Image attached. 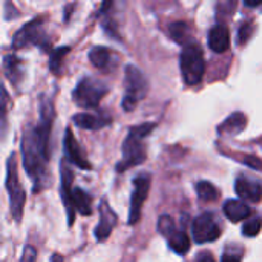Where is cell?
<instances>
[{
  "label": "cell",
  "instance_id": "6da1fadb",
  "mask_svg": "<svg viewBox=\"0 0 262 262\" xmlns=\"http://www.w3.org/2000/svg\"><path fill=\"white\" fill-rule=\"evenodd\" d=\"M55 118V111L51 100H43L40 104V120L35 126H28L21 137L23 166L34 181V192L41 190L46 183L48 163L51 160V132Z\"/></svg>",
  "mask_w": 262,
  "mask_h": 262
},
{
  "label": "cell",
  "instance_id": "7a4b0ae2",
  "mask_svg": "<svg viewBox=\"0 0 262 262\" xmlns=\"http://www.w3.org/2000/svg\"><path fill=\"white\" fill-rule=\"evenodd\" d=\"M155 123H144L130 127L124 143H123V160L117 164V172H124L134 166L146 161V150L143 140L155 129Z\"/></svg>",
  "mask_w": 262,
  "mask_h": 262
},
{
  "label": "cell",
  "instance_id": "3957f363",
  "mask_svg": "<svg viewBox=\"0 0 262 262\" xmlns=\"http://www.w3.org/2000/svg\"><path fill=\"white\" fill-rule=\"evenodd\" d=\"M180 66H181V75L184 78V83L187 86L198 84L206 72V61L201 46L193 41L186 45L180 57Z\"/></svg>",
  "mask_w": 262,
  "mask_h": 262
},
{
  "label": "cell",
  "instance_id": "277c9868",
  "mask_svg": "<svg viewBox=\"0 0 262 262\" xmlns=\"http://www.w3.org/2000/svg\"><path fill=\"white\" fill-rule=\"evenodd\" d=\"M11 46L14 49H21L28 46H38L43 51H49L51 41L43 26V18H34L25 26H21L12 37Z\"/></svg>",
  "mask_w": 262,
  "mask_h": 262
},
{
  "label": "cell",
  "instance_id": "5b68a950",
  "mask_svg": "<svg viewBox=\"0 0 262 262\" xmlns=\"http://www.w3.org/2000/svg\"><path fill=\"white\" fill-rule=\"evenodd\" d=\"M107 92L109 88L106 83L92 77H84L74 89L72 98L80 107H97Z\"/></svg>",
  "mask_w": 262,
  "mask_h": 262
},
{
  "label": "cell",
  "instance_id": "8992f818",
  "mask_svg": "<svg viewBox=\"0 0 262 262\" xmlns=\"http://www.w3.org/2000/svg\"><path fill=\"white\" fill-rule=\"evenodd\" d=\"M6 189L9 193V204H11V216L15 221H20L23 206H25V190L21 189L18 183V175H17V164H15V157L11 155L8 160L6 166Z\"/></svg>",
  "mask_w": 262,
  "mask_h": 262
},
{
  "label": "cell",
  "instance_id": "52a82bcc",
  "mask_svg": "<svg viewBox=\"0 0 262 262\" xmlns=\"http://www.w3.org/2000/svg\"><path fill=\"white\" fill-rule=\"evenodd\" d=\"M158 232L166 236L170 250H173L177 255L184 256L190 250V238L184 230H178L175 227L170 216L164 215L158 220Z\"/></svg>",
  "mask_w": 262,
  "mask_h": 262
},
{
  "label": "cell",
  "instance_id": "ba28073f",
  "mask_svg": "<svg viewBox=\"0 0 262 262\" xmlns=\"http://www.w3.org/2000/svg\"><path fill=\"white\" fill-rule=\"evenodd\" d=\"M150 189V175L140 173L134 180V192L130 195V207H129V224L134 226L140 221L143 204L149 195Z\"/></svg>",
  "mask_w": 262,
  "mask_h": 262
},
{
  "label": "cell",
  "instance_id": "9c48e42d",
  "mask_svg": "<svg viewBox=\"0 0 262 262\" xmlns=\"http://www.w3.org/2000/svg\"><path fill=\"white\" fill-rule=\"evenodd\" d=\"M192 235L196 244L213 243L220 238L221 229L215 220V216L209 212L200 215L192 224Z\"/></svg>",
  "mask_w": 262,
  "mask_h": 262
},
{
  "label": "cell",
  "instance_id": "30bf717a",
  "mask_svg": "<svg viewBox=\"0 0 262 262\" xmlns=\"http://www.w3.org/2000/svg\"><path fill=\"white\" fill-rule=\"evenodd\" d=\"M124 88H126V95H129L135 100H141L147 94V88H149L147 80H146L144 74L134 64L126 66Z\"/></svg>",
  "mask_w": 262,
  "mask_h": 262
},
{
  "label": "cell",
  "instance_id": "8fae6325",
  "mask_svg": "<svg viewBox=\"0 0 262 262\" xmlns=\"http://www.w3.org/2000/svg\"><path fill=\"white\" fill-rule=\"evenodd\" d=\"M117 224V215L115 212L107 206L106 201H101L100 203V221L94 230V235H95V239L98 243H103L109 238V235L112 233L114 227Z\"/></svg>",
  "mask_w": 262,
  "mask_h": 262
},
{
  "label": "cell",
  "instance_id": "7c38bea8",
  "mask_svg": "<svg viewBox=\"0 0 262 262\" xmlns=\"http://www.w3.org/2000/svg\"><path fill=\"white\" fill-rule=\"evenodd\" d=\"M64 154H66L68 160H69L72 164H75L77 167H80V169H83V170H91V169H92L91 163H89L88 158L83 155L81 147H80L78 141L75 140L74 134L71 132V129H68L66 134H64Z\"/></svg>",
  "mask_w": 262,
  "mask_h": 262
},
{
  "label": "cell",
  "instance_id": "4fadbf2b",
  "mask_svg": "<svg viewBox=\"0 0 262 262\" xmlns=\"http://www.w3.org/2000/svg\"><path fill=\"white\" fill-rule=\"evenodd\" d=\"M60 173H61V190H60V195H61V201L66 207V212H68V223L72 224L75 221V213H74V209L71 206V193H72V189H74V175L71 172V169L66 166L64 161H61V166H60Z\"/></svg>",
  "mask_w": 262,
  "mask_h": 262
},
{
  "label": "cell",
  "instance_id": "5bb4252c",
  "mask_svg": "<svg viewBox=\"0 0 262 262\" xmlns=\"http://www.w3.org/2000/svg\"><path fill=\"white\" fill-rule=\"evenodd\" d=\"M235 190L239 198L252 203H259L262 200V183L247 177H239L235 183Z\"/></svg>",
  "mask_w": 262,
  "mask_h": 262
},
{
  "label": "cell",
  "instance_id": "9a60e30c",
  "mask_svg": "<svg viewBox=\"0 0 262 262\" xmlns=\"http://www.w3.org/2000/svg\"><path fill=\"white\" fill-rule=\"evenodd\" d=\"M72 123L80 127V129H88V130H98L103 129L104 126L112 123V117H109L104 112H98V114H77L72 117Z\"/></svg>",
  "mask_w": 262,
  "mask_h": 262
},
{
  "label": "cell",
  "instance_id": "2e32d148",
  "mask_svg": "<svg viewBox=\"0 0 262 262\" xmlns=\"http://www.w3.org/2000/svg\"><path fill=\"white\" fill-rule=\"evenodd\" d=\"M209 46L216 54H223L230 48V34L224 25H215L209 31Z\"/></svg>",
  "mask_w": 262,
  "mask_h": 262
},
{
  "label": "cell",
  "instance_id": "e0dca14e",
  "mask_svg": "<svg viewBox=\"0 0 262 262\" xmlns=\"http://www.w3.org/2000/svg\"><path fill=\"white\" fill-rule=\"evenodd\" d=\"M223 210H224V215L227 216V220L232 221V223L244 221L252 213V209L241 200H229V201H226L224 206H223Z\"/></svg>",
  "mask_w": 262,
  "mask_h": 262
},
{
  "label": "cell",
  "instance_id": "ac0fdd59",
  "mask_svg": "<svg viewBox=\"0 0 262 262\" xmlns=\"http://www.w3.org/2000/svg\"><path fill=\"white\" fill-rule=\"evenodd\" d=\"M89 60L97 69H109L112 66V60H115V52L106 46H94L89 51Z\"/></svg>",
  "mask_w": 262,
  "mask_h": 262
},
{
  "label": "cell",
  "instance_id": "d6986e66",
  "mask_svg": "<svg viewBox=\"0 0 262 262\" xmlns=\"http://www.w3.org/2000/svg\"><path fill=\"white\" fill-rule=\"evenodd\" d=\"M71 206L83 216L92 215V198L89 193L81 190L80 187H74L71 193Z\"/></svg>",
  "mask_w": 262,
  "mask_h": 262
},
{
  "label": "cell",
  "instance_id": "ffe728a7",
  "mask_svg": "<svg viewBox=\"0 0 262 262\" xmlns=\"http://www.w3.org/2000/svg\"><path fill=\"white\" fill-rule=\"evenodd\" d=\"M246 124H247L246 115L241 114V112H235L223 124H220L218 132L220 134H226V135H236V134L244 130Z\"/></svg>",
  "mask_w": 262,
  "mask_h": 262
},
{
  "label": "cell",
  "instance_id": "44dd1931",
  "mask_svg": "<svg viewBox=\"0 0 262 262\" xmlns=\"http://www.w3.org/2000/svg\"><path fill=\"white\" fill-rule=\"evenodd\" d=\"M170 37L178 43V45H189L192 43V31L190 26L184 21H175L169 26Z\"/></svg>",
  "mask_w": 262,
  "mask_h": 262
},
{
  "label": "cell",
  "instance_id": "7402d4cb",
  "mask_svg": "<svg viewBox=\"0 0 262 262\" xmlns=\"http://www.w3.org/2000/svg\"><path fill=\"white\" fill-rule=\"evenodd\" d=\"M5 74L11 80V83L17 84L21 77V61L15 55H8L3 61Z\"/></svg>",
  "mask_w": 262,
  "mask_h": 262
},
{
  "label": "cell",
  "instance_id": "603a6c76",
  "mask_svg": "<svg viewBox=\"0 0 262 262\" xmlns=\"http://www.w3.org/2000/svg\"><path fill=\"white\" fill-rule=\"evenodd\" d=\"M71 48L69 46H61V48H57L51 52L49 55V69L52 71V74H60L61 72V63L64 60V57L69 54Z\"/></svg>",
  "mask_w": 262,
  "mask_h": 262
},
{
  "label": "cell",
  "instance_id": "cb8c5ba5",
  "mask_svg": "<svg viewBox=\"0 0 262 262\" xmlns=\"http://www.w3.org/2000/svg\"><path fill=\"white\" fill-rule=\"evenodd\" d=\"M196 193H198L200 200H203V201H215L220 196L216 187L209 181H200L196 184Z\"/></svg>",
  "mask_w": 262,
  "mask_h": 262
},
{
  "label": "cell",
  "instance_id": "d4e9b609",
  "mask_svg": "<svg viewBox=\"0 0 262 262\" xmlns=\"http://www.w3.org/2000/svg\"><path fill=\"white\" fill-rule=\"evenodd\" d=\"M262 229V218H253V220H249L246 221V224L243 226V235L244 236H249V238H253L256 236Z\"/></svg>",
  "mask_w": 262,
  "mask_h": 262
},
{
  "label": "cell",
  "instance_id": "484cf974",
  "mask_svg": "<svg viewBox=\"0 0 262 262\" xmlns=\"http://www.w3.org/2000/svg\"><path fill=\"white\" fill-rule=\"evenodd\" d=\"M253 32H255V26H253V23H244L241 28H239V32H238V45L239 46H243L244 43H247L249 40H250V37L253 35Z\"/></svg>",
  "mask_w": 262,
  "mask_h": 262
},
{
  "label": "cell",
  "instance_id": "4316f807",
  "mask_svg": "<svg viewBox=\"0 0 262 262\" xmlns=\"http://www.w3.org/2000/svg\"><path fill=\"white\" fill-rule=\"evenodd\" d=\"M244 163H246L249 167H252V169H255V170H261L262 172V161L258 158V157L247 155V157L244 158Z\"/></svg>",
  "mask_w": 262,
  "mask_h": 262
},
{
  "label": "cell",
  "instance_id": "83f0119b",
  "mask_svg": "<svg viewBox=\"0 0 262 262\" xmlns=\"http://www.w3.org/2000/svg\"><path fill=\"white\" fill-rule=\"evenodd\" d=\"M243 258V252H238V253H235L233 250H230L229 247H227V250H226V253L223 255V261H239Z\"/></svg>",
  "mask_w": 262,
  "mask_h": 262
},
{
  "label": "cell",
  "instance_id": "f1b7e54d",
  "mask_svg": "<svg viewBox=\"0 0 262 262\" xmlns=\"http://www.w3.org/2000/svg\"><path fill=\"white\" fill-rule=\"evenodd\" d=\"M37 258V252L34 250V247L28 246L23 252V256H21V261H34Z\"/></svg>",
  "mask_w": 262,
  "mask_h": 262
},
{
  "label": "cell",
  "instance_id": "f546056e",
  "mask_svg": "<svg viewBox=\"0 0 262 262\" xmlns=\"http://www.w3.org/2000/svg\"><path fill=\"white\" fill-rule=\"evenodd\" d=\"M244 3L250 8H256V6L262 5V0H244Z\"/></svg>",
  "mask_w": 262,
  "mask_h": 262
},
{
  "label": "cell",
  "instance_id": "4dcf8cb0",
  "mask_svg": "<svg viewBox=\"0 0 262 262\" xmlns=\"http://www.w3.org/2000/svg\"><path fill=\"white\" fill-rule=\"evenodd\" d=\"M203 259H206V261H213V256L209 255V253H203V255H198V256H196V261H203Z\"/></svg>",
  "mask_w": 262,
  "mask_h": 262
},
{
  "label": "cell",
  "instance_id": "1f68e13d",
  "mask_svg": "<svg viewBox=\"0 0 262 262\" xmlns=\"http://www.w3.org/2000/svg\"><path fill=\"white\" fill-rule=\"evenodd\" d=\"M112 3H114V0H103V6H101V12H104V11H107L111 6H112Z\"/></svg>",
  "mask_w": 262,
  "mask_h": 262
}]
</instances>
